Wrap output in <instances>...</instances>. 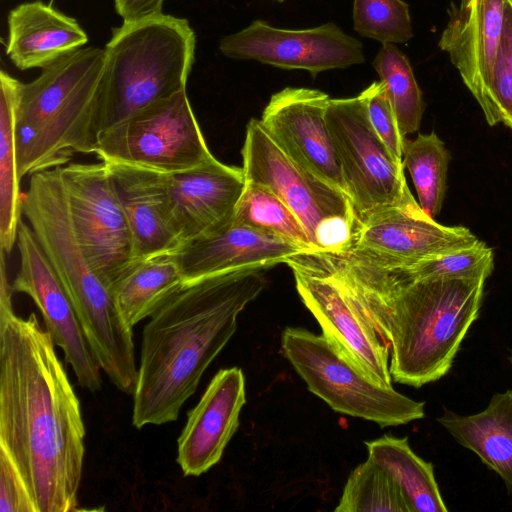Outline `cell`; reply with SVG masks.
Listing matches in <instances>:
<instances>
[{
    "instance_id": "cell-16",
    "label": "cell",
    "mask_w": 512,
    "mask_h": 512,
    "mask_svg": "<svg viewBox=\"0 0 512 512\" xmlns=\"http://www.w3.org/2000/svg\"><path fill=\"white\" fill-rule=\"evenodd\" d=\"M288 265L297 292L322 334L375 382L392 386L389 348L355 301L329 278Z\"/></svg>"
},
{
    "instance_id": "cell-32",
    "label": "cell",
    "mask_w": 512,
    "mask_h": 512,
    "mask_svg": "<svg viewBox=\"0 0 512 512\" xmlns=\"http://www.w3.org/2000/svg\"><path fill=\"white\" fill-rule=\"evenodd\" d=\"M490 126L512 128V0L506 6L504 32L490 79L478 102Z\"/></svg>"
},
{
    "instance_id": "cell-12",
    "label": "cell",
    "mask_w": 512,
    "mask_h": 512,
    "mask_svg": "<svg viewBox=\"0 0 512 512\" xmlns=\"http://www.w3.org/2000/svg\"><path fill=\"white\" fill-rule=\"evenodd\" d=\"M219 50L236 60H255L284 70H305L313 78L324 71L365 62L362 43L331 22L292 30L255 20L222 37Z\"/></svg>"
},
{
    "instance_id": "cell-31",
    "label": "cell",
    "mask_w": 512,
    "mask_h": 512,
    "mask_svg": "<svg viewBox=\"0 0 512 512\" xmlns=\"http://www.w3.org/2000/svg\"><path fill=\"white\" fill-rule=\"evenodd\" d=\"M353 28L381 44H402L413 37L409 6L403 0H353Z\"/></svg>"
},
{
    "instance_id": "cell-33",
    "label": "cell",
    "mask_w": 512,
    "mask_h": 512,
    "mask_svg": "<svg viewBox=\"0 0 512 512\" xmlns=\"http://www.w3.org/2000/svg\"><path fill=\"white\" fill-rule=\"evenodd\" d=\"M493 267L492 249L485 242L478 240L472 247L427 259L411 266L396 268L413 278L487 279Z\"/></svg>"
},
{
    "instance_id": "cell-35",
    "label": "cell",
    "mask_w": 512,
    "mask_h": 512,
    "mask_svg": "<svg viewBox=\"0 0 512 512\" xmlns=\"http://www.w3.org/2000/svg\"><path fill=\"white\" fill-rule=\"evenodd\" d=\"M0 512H37L22 473L9 452L1 446Z\"/></svg>"
},
{
    "instance_id": "cell-15",
    "label": "cell",
    "mask_w": 512,
    "mask_h": 512,
    "mask_svg": "<svg viewBox=\"0 0 512 512\" xmlns=\"http://www.w3.org/2000/svg\"><path fill=\"white\" fill-rule=\"evenodd\" d=\"M329 99L320 90L286 87L271 96L260 121L296 164L347 194L326 121Z\"/></svg>"
},
{
    "instance_id": "cell-30",
    "label": "cell",
    "mask_w": 512,
    "mask_h": 512,
    "mask_svg": "<svg viewBox=\"0 0 512 512\" xmlns=\"http://www.w3.org/2000/svg\"><path fill=\"white\" fill-rule=\"evenodd\" d=\"M336 512H408L393 479L371 458L349 475Z\"/></svg>"
},
{
    "instance_id": "cell-10",
    "label": "cell",
    "mask_w": 512,
    "mask_h": 512,
    "mask_svg": "<svg viewBox=\"0 0 512 512\" xmlns=\"http://www.w3.org/2000/svg\"><path fill=\"white\" fill-rule=\"evenodd\" d=\"M326 121L357 219L375 211L417 203L396 157L375 132L362 92L329 99Z\"/></svg>"
},
{
    "instance_id": "cell-13",
    "label": "cell",
    "mask_w": 512,
    "mask_h": 512,
    "mask_svg": "<svg viewBox=\"0 0 512 512\" xmlns=\"http://www.w3.org/2000/svg\"><path fill=\"white\" fill-rule=\"evenodd\" d=\"M16 245L20 265L12 282L14 292L25 293L34 301L47 332L72 366L78 384L91 392L100 390L101 368L73 304L31 227L23 220L19 223Z\"/></svg>"
},
{
    "instance_id": "cell-20",
    "label": "cell",
    "mask_w": 512,
    "mask_h": 512,
    "mask_svg": "<svg viewBox=\"0 0 512 512\" xmlns=\"http://www.w3.org/2000/svg\"><path fill=\"white\" fill-rule=\"evenodd\" d=\"M508 0H460L452 3L439 39L462 81L482 99L499 50Z\"/></svg>"
},
{
    "instance_id": "cell-2",
    "label": "cell",
    "mask_w": 512,
    "mask_h": 512,
    "mask_svg": "<svg viewBox=\"0 0 512 512\" xmlns=\"http://www.w3.org/2000/svg\"><path fill=\"white\" fill-rule=\"evenodd\" d=\"M290 262L349 295L389 348L392 378L416 388L450 370L478 318L486 281L413 278L354 250L301 253Z\"/></svg>"
},
{
    "instance_id": "cell-4",
    "label": "cell",
    "mask_w": 512,
    "mask_h": 512,
    "mask_svg": "<svg viewBox=\"0 0 512 512\" xmlns=\"http://www.w3.org/2000/svg\"><path fill=\"white\" fill-rule=\"evenodd\" d=\"M60 167L30 176L22 195V216L63 284L100 368L120 391L133 394L138 369L132 328L80 244Z\"/></svg>"
},
{
    "instance_id": "cell-25",
    "label": "cell",
    "mask_w": 512,
    "mask_h": 512,
    "mask_svg": "<svg viewBox=\"0 0 512 512\" xmlns=\"http://www.w3.org/2000/svg\"><path fill=\"white\" fill-rule=\"evenodd\" d=\"M368 457L395 482L408 512H447L433 465L416 455L408 438L384 435L365 442Z\"/></svg>"
},
{
    "instance_id": "cell-1",
    "label": "cell",
    "mask_w": 512,
    "mask_h": 512,
    "mask_svg": "<svg viewBox=\"0 0 512 512\" xmlns=\"http://www.w3.org/2000/svg\"><path fill=\"white\" fill-rule=\"evenodd\" d=\"M55 346L34 313L0 305V446L37 512L79 510L85 455L80 401Z\"/></svg>"
},
{
    "instance_id": "cell-23",
    "label": "cell",
    "mask_w": 512,
    "mask_h": 512,
    "mask_svg": "<svg viewBox=\"0 0 512 512\" xmlns=\"http://www.w3.org/2000/svg\"><path fill=\"white\" fill-rule=\"evenodd\" d=\"M438 421L497 473L512 495V389L496 393L479 413L460 415L445 409Z\"/></svg>"
},
{
    "instance_id": "cell-6",
    "label": "cell",
    "mask_w": 512,
    "mask_h": 512,
    "mask_svg": "<svg viewBox=\"0 0 512 512\" xmlns=\"http://www.w3.org/2000/svg\"><path fill=\"white\" fill-rule=\"evenodd\" d=\"M195 47L188 20L163 12L114 28L104 48L101 134L185 90Z\"/></svg>"
},
{
    "instance_id": "cell-38",
    "label": "cell",
    "mask_w": 512,
    "mask_h": 512,
    "mask_svg": "<svg viewBox=\"0 0 512 512\" xmlns=\"http://www.w3.org/2000/svg\"><path fill=\"white\" fill-rule=\"evenodd\" d=\"M511 363H512V358H511Z\"/></svg>"
},
{
    "instance_id": "cell-24",
    "label": "cell",
    "mask_w": 512,
    "mask_h": 512,
    "mask_svg": "<svg viewBox=\"0 0 512 512\" xmlns=\"http://www.w3.org/2000/svg\"><path fill=\"white\" fill-rule=\"evenodd\" d=\"M185 282L174 253L138 260L111 285L114 302L131 328L150 317Z\"/></svg>"
},
{
    "instance_id": "cell-8",
    "label": "cell",
    "mask_w": 512,
    "mask_h": 512,
    "mask_svg": "<svg viewBox=\"0 0 512 512\" xmlns=\"http://www.w3.org/2000/svg\"><path fill=\"white\" fill-rule=\"evenodd\" d=\"M281 346L309 391L337 412L381 427L404 425L425 416V402L378 384L323 334L287 327Z\"/></svg>"
},
{
    "instance_id": "cell-3",
    "label": "cell",
    "mask_w": 512,
    "mask_h": 512,
    "mask_svg": "<svg viewBox=\"0 0 512 512\" xmlns=\"http://www.w3.org/2000/svg\"><path fill=\"white\" fill-rule=\"evenodd\" d=\"M264 270L244 268L185 281L149 317L133 393V426L178 418L236 332L240 312L265 288Z\"/></svg>"
},
{
    "instance_id": "cell-27",
    "label": "cell",
    "mask_w": 512,
    "mask_h": 512,
    "mask_svg": "<svg viewBox=\"0 0 512 512\" xmlns=\"http://www.w3.org/2000/svg\"><path fill=\"white\" fill-rule=\"evenodd\" d=\"M233 222L315 252L297 216L267 186L245 181L236 205Z\"/></svg>"
},
{
    "instance_id": "cell-26",
    "label": "cell",
    "mask_w": 512,
    "mask_h": 512,
    "mask_svg": "<svg viewBox=\"0 0 512 512\" xmlns=\"http://www.w3.org/2000/svg\"><path fill=\"white\" fill-rule=\"evenodd\" d=\"M20 84L4 70L0 72V246L7 255L17 242L22 220L15 134Z\"/></svg>"
},
{
    "instance_id": "cell-36",
    "label": "cell",
    "mask_w": 512,
    "mask_h": 512,
    "mask_svg": "<svg viewBox=\"0 0 512 512\" xmlns=\"http://www.w3.org/2000/svg\"><path fill=\"white\" fill-rule=\"evenodd\" d=\"M165 0H114V7L123 22L135 21L162 12Z\"/></svg>"
},
{
    "instance_id": "cell-7",
    "label": "cell",
    "mask_w": 512,
    "mask_h": 512,
    "mask_svg": "<svg viewBox=\"0 0 512 512\" xmlns=\"http://www.w3.org/2000/svg\"><path fill=\"white\" fill-rule=\"evenodd\" d=\"M241 153L245 181L267 186L291 209L315 252L339 253L350 247L357 216L346 193L296 164L258 119L247 124Z\"/></svg>"
},
{
    "instance_id": "cell-19",
    "label": "cell",
    "mask_w": 512,
    "mask_h": 512,
    "mask_svg": "<svg viewBox=\"0 0 512 512\" xmlns=\"http://www.w3.org/2000/svg\"><path fill=\"white\" fill-rule=\"evenodd\" d=\"M103 162L130 225L137 260L176 253L181 244L173 216L170 174Z\"/></svg>"
},
{
    "instance_id": "cell-37",
    "label": "cell",
    "mask_w": 512,
    "mask_h": 512,
    "mask_svg": "<svg viewBox=\"0 0 512 512\" xmlns=\"http://www.w3.org/2000/svg\"><path fill=\"white\" fill-rule=\"evenodd\" d=\"M273 1H276V2H279V3H283L285 0H273Z\"/></svg>"
},
{
    "instance_id": "cell-14",
    "label": "cell",
    "mask_w": 512,
    "mask_h": 512,
    "mask_svg": "<svg viewBox=\"0 0 512 512\" xmlns=\"http://www.w3.org/2000/svg\"><path fill=\"white\" fill-rule=\"evenodd\" d=\"M478 240L464 226L436 222L415 203L387 207L357 219L347 250L362 253L384 265L407 267L472 247Z\"/></svg>"
},
{
    "instance_id": "cell-11",
    "label": "cell",
    "mask_w": 512,
    "mask_h": 512,
    "mask_svg": "<svg viewBox=\"0 0 512 512\" xmlns=\"http://www.w3.org/2000/svg\"><path fill=\"white\" fill-rule=\"evenodd\" d=\"M70 216L85 255L111 288L137 260L126 214L105 162L60 167Z\"/></svg>"
},
{
    "instance_id": "cell-28",
    "label": "cell",
    "mask_w": 512,
    "mask_h": 512,
    "mask_svg": "<svg viewBox=\"0 0 512 512\" xmlns=\"http://www.w3.org/2000/svg\"><path fill=\"white\" fill-rule=\"evenodd\" d=\"M403 165L410 173L421 209L431 218L439 214L446 193L450 153L436 133L405 140Z\"/></svg>"
},
{
    "instance_id": "cell-5",
    "label": "cell",
    "mask_w": 512,
    "mask_h": 512,
    "mask_svg": "<svg viewBox=\"0 0 512 512\" xmlns=\"http://www.w3.org/2000/svg\"><path fill=\"white\" fill-rule=\"evenodd\" d=\"M104 48L73 51L20 84L16 147L20 179L95 154L102 132Z\"/></svg>"
},
{
    "instance_id": "cell-34",
    "label": "cell",
    "mask_w": 512,
    "mask_h": 512,
    "mask_svg": "<svg viewBox=\"0 0 512 512\" xmlns=\"http://www.w3.org/2000/svg\"><path fill=\"white\" fill-rule=\"evenodd\" d=\"M362 94L365 97L368 117L375 132L391 152L402 159L406 139L399 129L384 83L381 80L373 82L362 91Z\"/></svg>"
},
{
    "instance_id": "cell-22",
    "label": "cell",
    "mask_w": 512,
    "mask_h": 512,
    "mask_svg": "<svg viewBox=\"0 0 512 512\" xmlns=\"http://www.w3.org/2000/svg\"><path fill=\"white\" fill-rule=\"evenodd\" d=\"M87 42L76 19L42 1L23 3L9 12L6 54L20 70L43 69Z\"/></svg>"
},
{
    "instance_id": "cell-21",
    "label": "cell",
    "mask_w": 512,
    "mask_h": 512,
    "mask_svg": "<svg viewBox=\"0 0 512 512\" xmlns=\"http://www.w3.org/2000/svg\"><path fill=\"white\" fill-rule=\"evenodd\" d=\"M305 251L233 221L174 253L185 281L244 268L268 269Z\"/></svg>"
},
{
    "instance_id": "cell-29",
    "label": "cell",
    "mask_w": 512,
    "mask_h": 512,
    "mask_svg": "<svg viewBox=\"0 0 512 512\" xmlns=\"http://www.w3.org/2000/svg\"><path fill=\"white\" fill-rule=\"evenodd\" d=\"M372 67L385 85L402 135L416 132L425 105L407 56L395 44H381Z\"/></svg>"
},
{
    "instance_id": "cell-18",
    "label": "cell",
    "mask_w": 512,
    "mask_h": 512,
    "mask_svg": "<svg viewBox=\"0 0 512 512\" xmlns=\"http://www.w3.org/2000/svg\"><path fill=\"white\" fill-rule=\"evenodd\" d=\"M169 182L180 249L230 224L245 187L243 169L215 157L193 169L170 174Z\"/></svg>"
},
{
    "instance_id": "cell-9",
    "label": "cell",
    "mask_w": 512,
    "mask_h": 512,
    "mask_svg": "<svg viewBox=\"0 0 512 512\" xmlns=\"http://www.w3.org/2000/svg\"><path fill=\"white\" fill-rule=\"evenodd\" d=\"M95 155L101 161L136 165L165 174L181 173L214 158L186 89L105 130Z\"/></svg>"
},
{
    "instance_id": "cell-17",
    "label": "cell",
    "mask_w": 512,
    "mask_h": 512,
    "mask_svg": "<svg viewBox=\"0 0 512 512\" xmlns=\"http://www.w3.org/2000/svg\"><path fill=\"white\" fill-rule=\"evenodd\" d=\"M246 402L242 370H219L197 405L188 412L177 440V458L184 476H200L217 464L239 426Z\"/></svg>"
}]
</instances>
